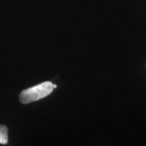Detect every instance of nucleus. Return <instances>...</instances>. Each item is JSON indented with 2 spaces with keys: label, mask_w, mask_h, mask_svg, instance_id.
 Segmentation results:
<instances>
[{
  "label": "nucleus",
  "mask_w": 146,
  "mask_h": 146,
  "mask_svg": "<svg viewBox=\"0 0 146 146\" xmlns=\"http://www.w3.org/2000/svg\"><path fill=\"white\" fill-rule=\"evenodd\" d=\"M8 128L5 126L0 125V144L8 143Z\"/></svg>",
  "instance_id": "obj_2"
},
{
  "label": "nucleus",
  "mask_w": 146,
  "mask_h": 146,
  "mask_svg": "<svg viewBox=\"0 0 146 146\" xmlns=\"http://www.w3.org/2000/svg\"><path fill=\"white\" fill-rule=\"evenodd\" d=\"M53 87H54V89H55V88H56V87H57V85H53Z\"/></svg>",
  "instance_id": "obj_3"
},
{
  "label": "nucleus",
  "mask_w": 146,
  "mask_h": 146,
  "mask_svg": "<svg viewBox=\"0 0 146 146\" xmlns=\"http://www.w3.org/2000/svg\"><path fill=\"white\" fill-rule=\"evenodd\" d=\"M53 85L54 84L52 82L46 81L36 86L25 89L19 96L20 102L25 104L45 98L54 90Z\"/></svg>",
  "instance_id": "obj_1"
}]
</instances>
